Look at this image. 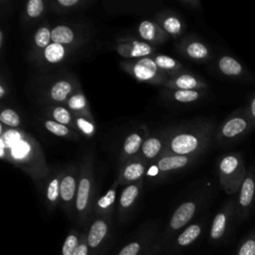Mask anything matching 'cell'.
<instances>
[{
    "mask_svg": "<svg viewBox=\"0 0 255 255\" xmlns=\"http://www.w3.org/2000/svg\"><path fill=\"white\" fill-rule=\"evenodd\" d=\"M178 4L192 11H202V5L199 0H178Z\"/></svg>",
    "mask_w": 255,
    "mask_h": 255,
    "instance_id": "obj_43",
    "label": "cell"
},
{
    "mask_svg": "<svg viewBox=\"0 0 255 255\" xmlns=\"http://www.w3.org/2000/svg\"><path fill=\"white\" fill-rule=\"evenodd\" d=\"M49 9V1L29 0L24 7L22 20L25 23H31L39 20L46 10Z\"/></svg>",
    "mask_w": 255,
    "mask_h": 255,
    "instance_id": "obj_34",
    "label": "cell"
},
{
    "mask_svg": "<svg viewBox=\"0 0 255 255\" xmlns=\"http://www.w3.org/2000/svg\"><path fill=\"white\" fill-rule=\"evenodd\" d=\"M237 193L236 217L242 221L251 215L255 206V160L248 166L246 176Z\"/></svg>",
    "mask_w": 255,
    "mask_h": 255,
    "instance_id": "obj_11",
    "label": "cell"
},
{
    "mask_svg": "<svg viewBox=\"0 0 255 255\" xmlns=\"http://www.w3.org/2000/svg\"><path fill=\"white\" fill-rule=\"evenodd\" d=\"M113 49L122 57L128 60L151 57L156 54V48L142 40L136 38H120L117 40Z\"/></svg>",
    "mask_w": 255,
    "mask_h": 255,
    "instance_id": "obj_12",
    "label": "cell"
},
{
    "mask_svg": "<svg viewBox=\"0 0 255 255\" xmlns=\"http://www.w3.org/2000/svg\"><path fill=\"white\" fill-rule=\"evenodd\" d=\"M166 139V128L150 132L142 143L139 156L148 164L158 159L163 151Z\"/></svg>",
    "mask_w": 255,
    "mask_h": 255,
    "instance_id": "obj_21",
    "label": "cell"
},
{
    "mask_svg": "<svg viewBox=\"0 0 255 255\" xmlns=\"http://www.w3.org/2000/svg\"><path fill=\"white\" fill-rule=\"evenodd\" d=\"M248 167L240 151H230L217 159V174L221 188L227 194H235L246 176Z\"/></svg>",
    "mask_w": 255,
    "mask_h": 255,
    "instance_id": "obj_6",
    "label": "cell"
},
{
    "mask_svg": "<svg viewBox=\"0 0 255 255\" xmlns=\"http://www.w3.org/2000/svg\"><path fill=\"white\" fill-rule=\"evenodd\" d=\"M235 255H255V232L249 233L241 241Z\"/></svg>",
    "mask_w": 255,
    "mask_h": 255,
    "instance_id": "obj_39",
    "label": "cell"
},
{
    "mask_svg": "<svg viewBox=\"0 0 255 255\" xmlns=\"http://www.w3.org/2000/svg\"><path fill=\"white\" fill-rule=\"evenodd\" d=\"M148 163L139 155L128 160L124 164L119 166V172L116 177V181L119 184H130L140 179L146 174Z\"/></svg>",
    "mask_w": 255,
    "mask_h": 255,
    "instance_id": "obj_18",
    "label": "cell"
},
{
    "mask_svg": "<svg viewBox=\"0 0 255 255\" xmlns=\"http://www.w3.org/2000/svg\"><path fill=\"white\" fill-rule=\"evenodd\" d=\"M245 109H246L248 116L255 123V90L251 94L248 95Z\"/></svg>",
    "mask_w": 255,
    "mask_h": 255,
    "instance_id": "obj_42",
    "label": "cell"
},
{
    "mask_svg": "<svg viewBox=\"0 0 255 255\" xmlns=\"http://www.w3.org/2000/svg\"><path fill=\"white\" fill-rule=\"evenodd\" d=\"M234 216H236V198H230L222 205L212 220L210 238L213 241H218L225 236Z\"/></svg>",
    "mask_w": 255,
    "mask_h": 255,
    "instance_id": "obj_17",
    "label": "cell"
},
{
    "mask_svg": "<svg viewBox=\"0 0 255 255\" xmlns=\"http://www.w3.org/2000/svg\"><path fill=\"white\" fill-rule=\"evenodd\" d=\"M0 157L22 169L39 187L50 171L40 143L23 128H11L0 124Z\"/></svg>",
    "mask_w": 255,
    "mask_h": 255,
    "instance_id": "obj_1",
    "label": "cell"
},
{
    "mask_svg": "<svg viewBox=\"0 0 255 255\" xmlns=\"http://www.w3.org/2000/svg\"><path fill=\"white\" fill-rule=\"evenodd\" d=\"M202 227L200 224L194 223L187 226L177 237V244L179 246H187L193 243L201 234Z\"/></svg>",
    "mask_w": 255,
    "mask_h": 255,
    "instance_id": "obj_37",
    "label": "cell"
},
{
    "mask_svg": "<svg viewBox=\"0 0 255 255\" xmlns=\"http://www.w3.org/2000/svg\"><path fill=\"white\" fill-rule=\"evenodd\" d=\"M137 34L142 41L153 46L163 44L170 38L154 20L140 21L137 26Z\"/></svg>",
    "mask_w": 255,
    "mask_h": 255,
    "instance_id": "obj_22",
    "label": "cell"
},
{
    "mask_svg": "<svg viewBox=\"0 0 255 255\" xmlns=\"http://www.w3.org/2000/svg\"><path fill=\"white\" fill-rule=\"evenodd\" d=\"M79 244L80 238L78 233L76 231H71L64 241L62 247V255H74Z\"/></svg>",
    "mask_w": 255,
    "mask_h": 255,
    "instance_id": "obj_40",
    "label": "cell"
},
{
    "mask_svg": "<svg viewBox=\"0 0 255 255\" xmlns=\"http://www.w3.org/2000/svg\"><path fill=\"white\" fill-rule=\"evenodd\" d=\"M94 1L91 0H52L49 1V9L59 15L73 14L88 9Z\"/></svg>",
    "mask_w": 255,
    "mask_h": 255,
    "instance_id": "obj_29",
    "label": "cell"
},
{
    "mask_svg": "<svg viewBox=\"0 0 255 255\" xmlns=\"http://www.w3.org/2000/svg\"><path fill=\"white\" fill-rule=\"evenodd\" d=\"M200 157L189 155H163L148 164L145 176L159 179L168 173L178 171L191 166Z\"/></svg>",
    "mask_w": 255,
    "mask_h": 255,
    "instance_id": "obj_10",
    "label": "cell"
},
{
    "mask_svg": "<svg viewBox=\"0 0 255 255\" xmlns=\"http://www.w3.org/2000/svg\"><path fill=\"white\" fill-rule=\"evenodd\" d=\"M109 219L104 217H97L92 222L88 234L86 236L88 246L92 249L97 248L106 238L109 231Z\"/></svg>",
    "mask_w": 255,
    "mask_h": 255,
    "instance_id": "obj_30",
    "label": "cell"
},
{
    "mask_svg": "<svg viewBox=\"0 0 255 255\" xmlns=\"http://www.w3.org/2000/svg\"><path fill=\"white\" fill-rule=\"evenodd\" d=\"M198 207L196 200H187L182 202L172 213L169 220V228L171 230H178L186 225L194 216Z\"/></svg>",
    "mask_w": 255,
    "mask_h": 255,
    "instance_id": "obj_24",
    "label": "cell"
},
{
    "mask_svg": "<svg viewBox=\"0 0 255 255\" xmlns=\"http://www.w3.org/2000/svg\"><path fill=\"white\" fill-rule=\"evenodd\" d=\"M214 68L221 77L229 81L240 84H252L255 82L252 72L233 55L220 54L215 60Z\"/></svg>",
    "mask_w": 255,
    "mask_h": 255,
    "instance_id": "obj_8",
    "label": "cell"
},
{
    "mask_svg": "<svg viewBox=\"0 0 255 255\" xmlns=\"http://www.w3.org/2000/svg\"><path fill=\"white\" fill-rule=\"evenodd\" d=\"M81 87L77 76L71 72L44 74L31 80L29 90L33 100L42 106L65 105L70 96Z\"/></svg>",
    "mask_w": 255,
    "mask_h": 255,
    "instance_id": "obj_3",
    "label": "cell"
},
{
    "mask_svg": "<svg viewBox=\"0 0 255 255\" xmlns=\"http://www.w3.org/2000/svg\"><path fill=\"white\" fill-rule=\"evenodd\" d=\"M153 61L155 62V64L157 65V67L163 71L164 73H166L169 76H172L174 74H177L179 72L185 71L183 65L177 61L176 59L164 55V54H154L153 56H151Z\"/></svg>",
    "mask_w": 255,
    "mask_h": 255,
    "instance_id": "obj_35",
    "label": "cell"
},
{
    "mask_svg": "<svg viewBox=\"0 0 255 255\" xmlns=\"http://www.w3.org/2000/svg\"><path fill=\"white\" fill-rule=\"evenodd\" d=\"M215 122L199 118L166 128L163 155H189L201 157L214 141Z\"/></svg>",
    "mask_w": 255,
    "mask_h": 255,
    "instance_id": "obj_2",
    "label": "cell"
},
{
    "mask_svg": "<svg viewBox=\"0 0 255 255\" xmlns=\"http://www.w3.org/2000/svg\"><path fill=\"white\" fill-rule=\"evenodd\" d=\"M207 90H168L166 97L179 104H192L202 100Z\"/></svg>",
    "mask_w": 255,
    "mask_h": 255,
    "instance_id": "obj_33",
    "label": "cell"
},
{
    "mask_svg": "<svg viewBox=\"0 0 255 255\" xmlns=\"http://www.w3.org/2000/svg\"><path fill=\"white\" fill-rule=\"evenodd\" d=\"M39 120L42 123L45 129H47L49 132H51L52 134H54L56 136L71 139V140H80L81 139L82 135L79 132H77L75 129L69 128L68 126H65L63 124L57 123L53 120L46 119V118H40Z\"/></svg>",
    "mask_w": 255,
    "mask_h": 255,
    "instance_id": "obj_32",
    "label": "cell"
},
{
    "mask_svg": "<svg viewBox=\"0 0 255 255\" xmlns=\"http://www.w3.org/2000/svg\"><path fill=\"white\" fill-rule=\"evenodd\" d=\"M119 185L120 184L115 180L114 183L107 190V192L96 201L94 206V212L97 216L110 219L114 210Z\"/></svg>",
    "mask_w": 255,
    "mask_h": 255,
    "instance_id": "obj_27",
    "label": "cell"
},
{
    "mask_svg": "<svg viewBox=\"0 0 255 255\" xmlns=\"http://www.w3.org/2000/svg\"><path fill=\"white\" fill-rule=\"evenodd\" d=\"M88 243H87V238L85 239L83 237L82 241H80V244L77 248V250L75 251L74 255H88L89 254V248H88Z\"/></svg>",
    "mask_w": 255,
    "mask_h": 255,
    "instance_id": "obj_45",
    "label": "cell"
},
{
    "mask_svg": "<svg viewBox=\"0 0 255 255\" xmlns=\"http://www.w3.org/2000/svg\"><path fill=\"white\" fill-rule=\"evenodd\" d=\"M255 128V123L248 116L245 106L229 114L216 128L214 142L220 146H231L247 136Z\"/></svg>",
    "mask_w": 255,
    "mask_h": 255,
    "instance_id": "obj_5",
    "label": "cell"
},
{
    "mask_svg": "<svg viewBox=\"0 0 255 255\" xmlns=\"http://www.w3.org/2000/svg\"><path fill=\"white\" fill-rule=\"evenodd\" d=\"M153 20L167 33L170 38H179L184 31V22L175 13L171 11H161L157 13Z\"/></svg>",
    "mask_w": 255,
    "mask_h": 255,
    "instance_id": "obj_23",
    "label": "cell"
},
{
    "mask_svg": "<svg viewBox=\"0 0 255 255\" xmlns=\"http://www.w3.org/2000/svg\"><path fill=\"white\" fill-rule=\"evenodd\" d=\"M52 43V26L46 22L38 27L35 31L32 39V46L29 52V56L35 55Z\"/></svg>",
    "mask_w": 255,
    "mask_h": 255,
    "instance_id": "obj_31",
    "label": "cell"
},
{
    "mask_svg": "<svg viewBox=\"0 0 255 255\" xmlns=\"http://www.w3.org/2000/svg\"><path fill=\"white\" fill-rule=\"evenodd\" d=\"M140 244L137 241H132L126 245L119 253L118 255H138L140 252Z\"/></svg>",
    "mask_w": 255,
    "mask_h": 255,
    "instance_id": "obj_41",
    "label": "cell"
},
{
    "mask_svg": "<svg viewBox=\"0 0 255 255\" xmlns=\"http://www.w3.org/2000/svg\"><path fill=\"white\" fill-rule=\"evenodd\" d=\"M143 186V179L126 185L119 199V217L125 216L134 206Z\"/></svg>",
    "mask_w": 255,
    "mask_h": 255,
    "instance_id": "obj_26",
    "label": "cell"
},
{
    "mask_svg": "<svg viewBox=\"0 0 255 255\" xmlns=\"http://www.w3.org/2000/svg\"><path fill=\"white\" fill-rule=\"evenodd\" d=\"M76 130L87 138L93 137L97 132V125L95 119L84 116H74Z\"/></svg>",
    "mask_w": 255,
    "mask_h": 255,
    "instance_id": "obj_36",
    "label": "cell"
},
{
    "mask_svg": "<svg viewBox=\"0 0 255 255\" xmlns=\"http://www.w3.org/2000/svg\"><path fill=\"white\" fill-rule=\"evenodd\" d=\"M80 175L79 163H69L63 166L60 184V205L69 215L75 211V202Z\"/></svg>",
    "mask_w": 255,
    "mask_h": 255,
    "instance_id": "obj_9",
    "label": "cell"
},
{
    "mask_svg": "<svg viewBox=\"0 0 255 255\" xmlns=\"http://www.w3.org/2000/svg\"><path fill=\"white\" fill-rule=\"evenodd\" d=\"M149 133L146 126H139L126 135L119 154V166L139 155L142 143Z\"/></svg>",
    "mask_w": 255,
    "mask_h": 255,
    "instance_id": "obj_16",
    "label": "cell"
},
{
    "mask_svg": "<svg viewBox=\"0 0 255 255\" xmlns=\"http://www.w3.org/2000/svg\"><path fill=\"white\" fill-rule=\"evenodd\" d=\"M62 172L63 167L50 166V171L40 187L44 190L45 202L49 210H53L60 203V184Z\"/></svg>",
    "mask_w": 255,
    "mask_h": 255,
    "instance_id": "obj_19",
    "label": "cell"
},
{
    "mask_svg": "<svg viewBox=\"0 0 255 255\" xmlns=\"http://www.w3.org/2000/svg\"><path fill=\"white\" fill-rule=\"evenodd\" d=\"M0 80H1V83H0V99H1V101H4V99L6 97H8V95H9L10 87H9L8 80L5 79L4 73H2Z\"/></svg>",
    "mask_w": 255,
    "mask_h": 255,
    "instance_id": "obj_44",
    "label": "cell"
},
{
    "mask_svg": "<svg viewBox=\"0 0 255 255\" xmlns=\"http://www.w3.org/2000/svg\"><path fill=\"white\" fill-rule=\"evenodd\" d=\"M162 87L167 90H207L208 84L197 75L182 71L169 76Z\"/></svg>",
    "mask_w": 255,
    "mask_h": 255,
    "instance_id": "obj_20",
    "label": "cell"
},
{
    "mask_svg": "<svg viewBox=\"0 0 255 255\" xmlns=\"http://www.w3.org/2000/svg\"><path fill=\"white\" fill-rule=\"evenodd\" d=\"M4 41H5L4 30L1 29L0 30V50H1V53H3V50H4Z\"/></svg>",
    "mask_w": 255,
    "mask_h": 255,
    "instance_id": "obj_46",
    "label": "cell"
},
{
    "mask_svg": "<svg viewBox=\"0 0 255 255\" xmlns=\"http://www.w3.org/2000/svg\"><path fill=\"white\" fill-rule=\"evenodd\" d=\"M64 106L74 116H84L91 119H95L90 109L89 101L81 87L70 96V98L67 100Z\"/></svg>",
    "mask_w": 255,
    "mask_h": 255,
    "instance_id": "obj_28",
    "label": "cell"
},
{
    "mask_svg": "<svg viewBox=\"0 0 255 255\" xmlns=\"http://www.w3.org/2000/svg\"><path fill=\"white\" fill-rule=\"evenodd\" d=\"M87 41V33L78 25L61 23L52 27V42L67 47L80 48Z\"/></svg>",
    "mask_w": 255,
    "mask_h": 255,
    "instance_id": "obj_15",
    "label": "cell"
},
{
    "mask_svg": "<svg viewBox=\"0 0 255 255\" xmlns=\"http://www.w3.org/2000/svg\"><path fill=\"white\" fill-rule=\"evenodd\" d=\"M0 124L11 128H21L22 119L16 110L3 108L0 113Z\"/></svg>",
    "mask_w": 255,
    "mask_h": 255,
    "instance_id": "obj_38",
    "label": "cell"
},
{
    "mask_svg": "<svg viewBox=\"0 0 255 255\" xmlns=\"http://www.w3.org/2000/svg\"><path fill=\"white\" fill-rule=\"evenodd\" d=\"M80 175L78 190L75 202V214L80 223L87 221L92 211H94L96 197L95 180V154L89 149L79 160Z\"/></svg>",
    "mask_w": 255,
    "mask_h": 255,
    "instance_id": "obj_4",
    "label": "cell"
},
{
    "mask_svg": "<svg viewBox=\"0 0 255 255\" xmlns=\"http://www.w3.org/2000/svg\"><path fill=\"white\" fill-rule=\"evenodd\" d=\"M120 66L126 73L140 83L162 87L168 79V75L157 67L152 57L122 61Z\"/></svg>",
    "mask_w": 255,
    "mask_h": 255,
    "instance_id": "obj_7",
    "label": "cell"
},
{
    "mask_svg": "<svg viewBox=\"0 0 255 255\" xmlns=\"http://www.w3.org/2000/svg\"><path fill=\"white\" fill-rule=\"evenodd\" d=\"M39 113L43 116V118L53 120L57 123L68 126L69 128L76 130L75 117L64 105L42 106L39 110Z\"/></svg>",
    "mask_w": 255,
    "mask_h": 255,
    "instance_id": "obj_25",
    "label": "cell"
},
{
    "mask_svg": "<svg viewBox=\"0 0 255 255\" xmlns=\"http://www.w3.org/2000/svg\"><path fill=\"white\" fill-rule=\"evenodd\" d=\"M176 49L184 57L197 63H207L214 58L210 46L195 36L182 38L176 44Z\"/></svg>",
    "mask_w": 255,
    "mask_h": 255,
    "instance_id": "obj_14",
    "label": "cell"
},
{
    "mask_svg": "<svg viewBox=\"0 0 255 255\" xmlns=\"http://www.w3.org/2000/svg\"><path fill=\"white\" fill-rule=\"evenodd\" d=\"M75 50H77V48L67 47L52 42L48 47H46L41 52L29 56V59L38 67H56L64 63L75 52Z\"/></svg>",
    "mask_w": 255,
    "mask_h": 255,
    "instance_id": "obj_13",
    "label": "cell"
}]
</instances>
